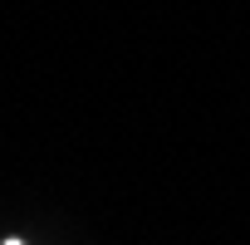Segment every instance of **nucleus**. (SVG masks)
<instances>
[{
	"label": "nucleus",
	"mask_w": 250,
	"mask_h": 245,
	"mask_svg": "<svg viewBox=\"0 0 250 245\" xmlns=\"http://www.w3.org/2000/svg\"><path fill=\"white\" fill-rule=\"evenodd\" d=\"M5 245H20V240H5Z\"/></svg>",
	"instance_id": "obj_1"
}]
</instances>
